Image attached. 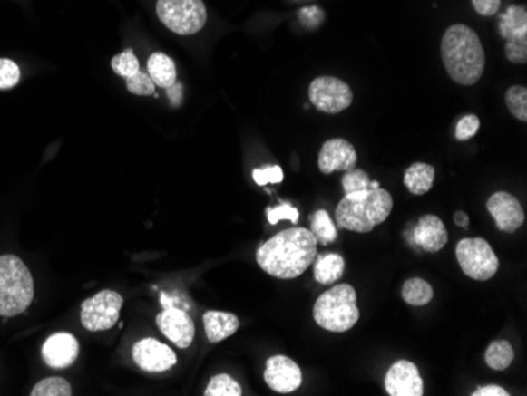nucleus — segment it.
Here are the masks:
<instances>
[{"label":"nucleus","mask_w":527,"mask_h":396,"mask_svg":"<svg viewBox=\"0 0 527 396\" xmlns=\"http://www.w3.org/2000/svg\"><path fill=\"white\" fill-rule=\"evenodd\" d=\"M313 274L317 283L321 285H334L345 274V259L337 253L321 255L316 259Z\"/></svg>","instance_id":"obj_22"},{"label":"nucleus","mask_w":527,"mask_h":396,"mask_svg":"<svg viewBox=\"0 0 527 396\" xmlns=\"http://www.w3.org/2000/svg\"><path fill=\"white\" fill-rule=\"evenodd\" d=\"M298 18H300L303 24L313 29V27H319L322 24L326 14H324L319 6H305L298 12Z\"/></svg>","instance_id":"obj_37"},{"label":"nucleus","mask_w":527,"mask_h":396,"mask_svg":"<svg viewBox=\"0 0 527 396\" xmlns=\"http://www.w3.org/2000/svg\"><path fill=\"white\" fill-rule=\"evenodd\" d=\"M158 329L161 330L171 343H174L177 348L187 349L194 340L193 319L176 306L164 308L157 316Z\"/></svg>","instance_id":"obj_11"},{"label":"nucleus","mask_w":527,"mask_h":396,"mask_svg":"<svg viewBox=\"0 0 527 396\" xmlns=\"http://www.w3.org/2000/svg\"><path fill=\"white\" fill-rule=\"evenodd\" d=\"M513 359H515V351H513L510 343L493 342L486 349V365L493 368V370H496V372H503L505 368H509Z\"/></svg>","instance_id":"obj_24"},{"label":"nucleus","mask_w":527,"mask_h":396,"mask_svg":"<svg viewBox=\"0 0 527 396\" xmlns=\"http://www.w3.org/2000/svg\"><path fill=\"white\" fill-rule=\"evenodd\" d=\"M394 199L387 189L368 188L346 195L335 210V218L343 229L366 234L387 220Z\"/></svg>","instance_id":"obj_3"},{"label":"nucleus","mask_w":527,"mask_h":396,"mask_svg":"<svg viewBox=\"0 0 527 396\" xmlns=\"http://www.w3.org/2000/svg\"><path fill=\"white\" fill-rule=\"evenodd\" d=\"M313 316L328 332H347L358 323L357 293L349 285H337L316 300Z\"/></svg>","instance_id":"obj_5"},{"label":"nucleus","mask_w":527,"mask_h":396,"mask_svg":"<svg viewBox=\"0 0 527 396\" xmlns=\"http://www.w3.org/2000/svg\"><path fill=\"white\" fill-rule=\"evenodd\" d=\"M267 218L270 225H277L281 220L291 221L292 225H298V210L289 204H283L279 208H267Z\"/></svg>","instance_id":"obj_34"},{"label":"nucleus","mask_w":527,"mask_h":396,"mask_svg":"<svg viewBox=\"0 0 527 396\" xmlns=\"http://www.w3.org/2000/svg\"><path fill=\"white\" fill-rule=\"evenodd\" d=\"M157 14L177 35H193L206 25L207 10L202 0H158Z\"/></svg>","instance_id":"obj_6"},{"label":"nucleus","mask_w":527,"mask_h":396,"mask_svg":"<svg viewBox=\"0 0 527 396\" xmlns=\"http://www.w3.org/2000/svg\"><path fill=\"white\" fill-rule=\"evenodd\" d=\"M111 67H112L115 73L122 76V78H125V80L133 78L134 74H138L141 72L140 61L136 59V55H134L132 49H127L122 54L115 55L112 62H111Z\"/></svg>","instance_id":"obj_29"},{"label":"nucleus","mask_w":527,"mask_h":396,"mask_svg":"<svg viewBox=\"0 0 527 396\" xmlns=\"http://www.w3.org/2000/svg\"><path fill=\"white\" fill-rule=\"evenodd\" d=\"M34 278L23 259L13 255L0 256V316L24 313L34 300Z\"/></svg>","instance_id":"obj_4"},{"label":"nucleus","mask_w":527,"mask_h":396,"mask_svg":"<svg viewBox=\"0 0 527 396\" xmlns=\"http://www.w3.org/2000/svg\"><path fill=\"white\" fill-rule=\"evenodd\" d=\"M352 98L351 87L334 76L316 78L309 86V101L315 104L316 110L327 114H338L347 110L351 106Z\"/></svg>","instance_id":"obj_9"},{"label":"nucleus","mask_w":527,"mask_h":396,"mask_svg":"<svg viewBox=\"0 0 527 396\" xmlns=\"http://www.w3.org/2000/svg\"><path fill=\"white\" fill-rule=\"evenodd\" d=\"M473 5L482 16H493L499 12L501 0H473Z\"/></svg>","instance_id":"obj_38"},{"label":"nucleus","mask_w":527,"mask_h":396,"mask_svg":"<svg viewBox=\"0 0 527 396\" xmlns=\"http://www.w3.org/2000/svg\"><path fill=\"white\" fill-rule=\"evenodd\" d=\"M21 78L19 67L13 61L8 59H0V89L6 91L16 86Z\"/></svg>","instance_id":"obj_31"},{"label":"nucleus","mask_w":527,"mask_h":396,"mask_svg":"<svg viewBox=\"0 0 527 396\" xmlns=\"http://www.w3.org/2000/svg\"><path fill=\"white\" fill-rule=\"evenodd\" d=\"M79 343L72 333H54L43 344L42 355L46 365L55 370L68 368L78 359Z\"/></svg>","instance_id":"obj_16"},{"label":"nucleus","mask_w":527,"mask_h":396,"mask_svg":"<svg viewBox=\"0 0 527 396\" xmlns=\"http://www.w3.org/2000/svg\"><path fill=\"white\" fill-rule=\"evenodd\" d=\"M414 242L426 253H437L449 242V232L439 217L424 215L414 229Z\"/></svg>","instance_id":"obj_17"},{"label":"nucleus","mask_w":527,"mask_h":396,"mask_svg":"<svg viewBox=\"0 0 527 396\" xmlns=\"http://www.w3.org/2000/svg\"><path fill=\"white\" fill-rule=\"evenodd\" d=\"M264 379L272 391L291 393L302 385V372L294 360L285 355H275L267 360Z\"/></svg>","instance_id":"obj_14"},{"label":"nucleus","mask_w":527,"mask_h":396,"mask_svg":"<svg viewBox=\"0 0 527 396\" xmlns=\"http://www.w3.org/2000/svg\"><path fill=\"white\" fill-rule=\"evenodd\" d=\"M204 325H206L207 340L210 343H220L234 335L240 321L232 313H223V311H207L204 314Z\"/></svg>","instance_id":"obj_18"},{"label":"nucleus","mask_w":527,"mask_h":396,"mask_svg":"<svg viewBox=\"0 0 527 396\" xmlns=\"http://www.w3.org/2000/svg\"><path fill=\"white\" fill-rule=\"evenodd\" d=\"M133 359L141 370L149 372H168L177 363L174 351L153 338H146L134 344Z\"/></svg>","instance_id":"obj_12"},{"label":"nucleus","mask_w":527,"mask_h":396,"mask_svg":"<svg viewBox=\"0 0 527 396\" xmlns=\"http://www.w3.org/2000/svg\"><path fill=\"white\" fill-rule=\"evenodd\" d=\"M319 169L324 174L335 171H351L357 165V152L351 142L337 138L324 142L319 152Z\"/></svg>","instance_id":"obj_15"},{"label":"nucleus","mask_w":527,"mask_h":396,"mask_svg":"<svg viewBox=\"0 0 527 396\" xmlns=\"http://www.w3.org/2000/svg\"><path fill=\"white\" fill-rule=\"evenodd\" d=\"M434 168L426 163H414L405 172V185L415 196H422L433 188L434 183Z\"/></svg>","instance_id":"obj_21"},{"label":"nucleus","mask_w":527,"mask_h":396,"mask_svg":"<svg viewBox=\"0 0 527 396\" xmlns=\"http://www.w3.org/2000/svg\"><path fill=\"white\" fill-rule=\"evenodd\" d=\"M480 129V119L475 114H467L463 117L456 130H454V138L458 140H467L473 138Z\"/></svg>","instance_id":"obj_33"},{"label":"nucleus","mask_w":527,"mask_h":396,"mask_svg":"<svg viewBox=\"0 0 527 396\" xmlns=\"http://www.w3.org/2000/svg\"><path fill=\"white\" fill-rule=\"evenodd\" d=\"M473 396H509V391L499 387V385H485V387H480L477 391H473Z\"/></svg>","instance_id":"obj_39"},{"label":"nucleus","mask_w":527,"mask_h":396,"mask_svg":"<svg viewBox=\"0 0 527 396\" xmlns=\"http://www.w3.org/2000/svg\"><path fill=\"white\" fill-rule=\"evenodd\" d=\"M385 391L390 396H422L424 381L417 366L409 360H398L388 368Z\"/></svg>","instance_id":"obj_13"},{"label":"nucleus","mask_w":527,"mask_h":396,"mask_svg":"<svg viewBox=\"0 0 527 396\" xmlns=\"http://www.w3.org/2000/svg\"><path fill=\"white\" fill-rule=\"evenodd\" d=\"M316 255L315 234L305 227H292L262 244L256 253V261L266 274L279 280H292L311 267Z\"/></svg>","instance_id":"obj_1"},{"label":"nucleus","mask_w":527,"mask_h":396,"mask_svg":"<svg viewBox=\"0 0 527 396\" xmlns=\"http://www.w3.org/2000/svg\"><path fill=\"white\" fill-rule=\"evenodd\" d=\"M505 57L513 63H526L527 61V37L518 40H509L505 43Z\"/></svg>","instance_id":"obj_35"},{"label":"nucleus","mask_w":527,"mask_h":396,"mask_svg":"<svg viewBox=\"0 0 527 396\" xmlns=\"http://www.w3.org/2000/svg\"><path fill=\"white\" fill-rule=\"evenodd\" d=\"M486 208L496 221L497 229L503 232H515L524 225L526 215L522 204L515 196L507 191H497L486 202Z\"/></svg>","instance_id":"obj_10"},{"label":"nucleus","mask_w":527,"mask_h":396,"mask_svg":"<svg viewBox=\"0 0 527 396\" xmlns=\"http://www.w3.org/2000/svg\"><path fill=\"white\" fill-rule=\"evenodd\" d=\"M253 179L261 187H264L267 183H281L283 182V169L278 165L255 169L253 171Z\"/></svg>","instance_id":"obj_36"},{"label":"nucleus","mask_w":527,"mask_h":396,"mask_svg":"<svg viewBox=\"0 0 527 396\" xmlns=\"http://www.w3.org/2000/svg\"><path fill=\"white\" fill-rule=\"evenodd\" d=\"M127 87L128 91L134 93V95H151V93H155V84H153L149 73H144V72L134 74L133 78H128Z\"/></svg>","instance_id":"obj_32"},{"label":"nucleus","mask_w":527,"mask_h":396,"mask_svg":"<svg viewBox=\"0 0 527 396\" xmlns=\"http://www.w3.org/2000/svg\"><path fill=\"white\" fill-rule=\"evenodd\" d=\"M206 396H240L242 387L236 379L230 378L229 374H219L207 385Z\"/></svg>","instance_id":"obj_26"},{"label":"nucleus","mask_w":527,"mask_h":396,"mask_svg":"<svg viewBox=\"0 0 527 396\" xmlns=\"http://www.w3.org/2000/svg\"><path fill=\"white\" fill-rule=\"evenodd\" d=\"M166 93H168V98H170L172 106H181L183 98V86L181 82L176 81L172 86L166 89Z\"/></svg>","instance_id":"obj_40"},{"label":"nucleus","mask_w":527,"mask_h":396,"mask_svg":"<svg viewBox=\"0 0 527 396\" xmlns=\"http://www.w3.org/2000/svg\"><path fill=\"white\" fill-rule=\"evenodd\" d=\"M32 396H70L72 385L62 378H48L40 381L31 391Z\"/></svg>","instance_id":"obj_28"},{"label":"nucleus","mask_w":527,"mask_h":396,"mask_svg":"<svg viewBox=\"0 0 527 396\" xmlns=\"http://www.w3.org/2000/svg\"><path fill=\"white\" fill-rule=\"evenodd\" d=\"M456 259L461 270L473 280H491L499 270V259L485 238H463L456 245Z\"/></svg>","instance_id":"obj_7"},{"label":"nucleus","mask_w":527,"mask_h":396,"mask_svg":"<svg viewBox=\"0 0 527 396\" xmlns=\"http://www.w3.org/2000/svg\"><path fill=\"white\" fill-rule=\"evenodd\" d=\"M505 103L515 119L527 122V89L524 86L510 87L505 93Z\"/></svg>","instance_id":"obj_27"},{"label":"nucleus","mask_w":527,"mask_h":396,"mask_svg":"<svg viewBox=\"0 0 527 396\" xmlns=\"http://www.w3.org/2000/svg\"><path fill=\"white\" fill-rule=\"evenodd\" d=\"M454 225L460 226L463 229H466L467 226H469V217H467L466 212H463V210H458L454 217Z\"/></svg>","instance_id":"obj_41"},{"label":"nucleus","mask_w":527,"mask_h":396,"mask_svg":"<svg viewBox=\"0 0 527 396\" xmlns=\"http://www.w3.org/2000/svg\"><path fill=\"white\" fill-rule=\"evenodd\" d=\"M309 231L315 234L316 240L321 242L322 245L332 244L337 240V227H335L334 221L330 220L326 210H317L313 217H311V229Z\"/></svg>","instance_id":"obj_25"},{"label":"nucleus","mask_w":527,"mask_h":396,"mask_svg":"<svg viewBox=\"0 0 527 396\" xmlns=\"http://www.w3.org/2000/svg\"><path fill=\"white\" fill-rule=\"evenodd\" d=\"M147 72L153 84L163 89H168L177 81L176 63L163 53H155L149 57Z\"/></svg>","instance_id":"obj_20"},{"label":"nucleus","mask_w":527,"mask_h":396,"mask_svg":"<svg viewBox=\"0 0 527 396\" xmlns=\"http://www.w3.org/2000/svg\"><path fill=\"white\" fill-rule=\"evenodd\" d=\"M444 67L461 86H473L485 70V51L477 32L464 24H454L444 34Z\"/></svg>","instance_id":"obj_2"},{"label":"nucleus","mask_w":527,"mask_h":396,"mask_svg":"<svg viewBox=\"0 0 527 396\" xmlns=\"http://www.w3.org/2000/svg\"><path fill=\"white\" fill-rule=\"evenodd\" d=\"M499 34L507 42L527 37L526 6H509L499 19Z\"/></svg>","instance_id":"obj_19"},{"label":"nucleus","mask_w":527,"mask_h":396,"mask_svg":"<svg viewBox=\"0 0 527 396\" xmlns=\"http://www.w3.org/2000/svg\"><path fill=\"white\" fill-rule=\"evenodd\" d=\"M401 295L407 305L425 306L433 300L434 293H433V287L428 281L422 280V278H411L403 285Z\"/></svg>","instance_id":"obj_23"},{"label":"nucleus","mask_w":527,"mask_h":396,"mask_svg":"<svg viewBox=\"0 0 527 396\" xmlns=\"http://www.w3.org/2000/svg\"><path fill=\"white\" fill-rule=\"evenodd\" d=\"M123 299L115 291H102L81 306V323L89 332H102L114 327L119 321Z\"/></svg>","instance_id":"obj_8"},{"label":"nucleus","mask_w":527,"mask_h":396,"mask_svg":"<svg viewBox=\"0 0 527 396\" xmlns=\"http://www.w3.org/2000/svg\"><path fill=\"white\" fill-rule=\"evenodd\" d=\"M343 188H345L346 195L349 193H356V191H362V189L371 188L370 177L366 172L362 171V169H351V171H346L345 176H343Z\"/></svg>","instance_id":"obj_30"}]
</instances>
